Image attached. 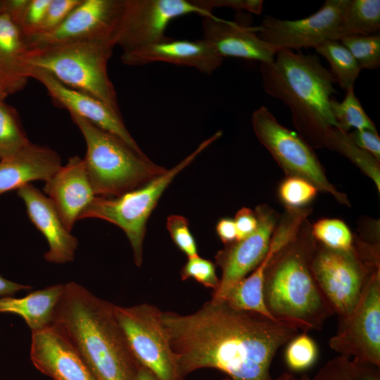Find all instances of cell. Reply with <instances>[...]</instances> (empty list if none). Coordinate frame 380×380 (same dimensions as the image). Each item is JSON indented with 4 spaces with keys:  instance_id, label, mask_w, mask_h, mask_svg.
Returning <instances> with one entry per match:
<instances>
[{
    "instance_id": "cell-1",
    "label": "cell",
    "mask_w": 380,
    "mask_h": 380,
    "mask_svg": "<svg viewBox=\"0 0 380 380\" xmlns=\"http://www.w3.org/2000/svg\"><path fill=\"white\" fill-rule=\"evenodd\" d=\"M162 319L182 374L214 369L231 380H273L277 350L298 334L293 327L210 300L196 312L163 311Z\"/></svg>"
},
{
    "instance_id": "cell-2",
    "label": "cell",
    "mask_w": 380,
    "mask_h": 380,
    "mask_svg": "<svg viewBox=\"0 0 380 380\" xmlns=\"http://www.w3.org/2000/svg\"><path fill=\"white\" fill-rule=\"evenodd\" d=\"M51 324L65 336L96 380H136L139 363L118 322L114 304L76 282H68Z\"/></svg>"
},
{
    "instance_id": "cell-3",
    "label": "cell",
    "mask_w": 380,
    "mask_h": 380,
    "mask_svg": "<svg viewBox=\"0 0 380 380\" xmlns=\"http://www.w3.org/2000/svg\"><path fill=\"white\" fill-rule=\"evenodd\" d=\"M265 92L290 110L298 134L312 148L324 147L325 137L337 127L330 108L335 80L317 56L280 49L273 61L260 63Z\"/></svg>"
},
{
    "instance_id": "cell-4",
    "label": "cell",
    "mask_w": 380,
    "mask_h": 380,
    "mask_svg": "<svg viewBox=\"0 0 380 380\" xmlns=\"http://www.w3.org/2000/svg\"><path fill=\"white\" fill-rule=\"evenodd\" d=\"M315 246L312 235H298L267 265L262 286L264 303L274 319L305 333L321 330L334 315L310 270Z\"/></svg>"
},
{
    "instance_id": "cell-5",
    "label": "cell",
    "mask_w": 380,
    "mask_h": 380,
    "mask_svg": "<svg viewBox=\"0 0 380 380\" xmlns=\"http://www.w3.org/2000/svg\"><path fill=\"white\" fill-rule=\"evenodd\" d=\"M70 116L86 143L83 159L96 196H120L167 171L114 134L78 116Z\"/></svg>"
},
{
    "instance_id": "cell-6",
    "label": "cell",
    "mask_w": 380,
    "mask_h": 380,
    "mask_svg": "<svg viewBox=\"0 0 380 380\" xmlns=\"http://www.w3.org/2000/svg\"><path fill=\"white\" fill-rule=\"evenodd\" d=\"M110 40H86L29 49L25 65L44 71L61 84L102 101L120 113L116 91L107 71Z\"/></svg>"
},
{
    "instance_id": "cell-7",
    "label": "cell",
    "mask_w": 380,
    "mask_h": 380,
    "mask_svg": "<svg viewBox=\"0 0 380 380\" xmlns=\"http://www.w3.org/2000/svg\"><path fill=\"white\" fill-rule=\"evenodd\" d=\"M222 135V131L216 132L177 165L139 188L116 197L96 196L80 220L97 218L119 227L130 243L135 265L141 267L146 223L159 198L175 177Z\"/></svg>"
},
{
    "instance_id": "cell-8",
    "label": "cell",
    "mask_w": 380,
    "mask_h": 380,
    "mask_svg": "<svg viewBox=\"0 0 380 380\" xmlns=\"http://www.w3.org/2000/svg\"><path fill=\"white\" fill-rule=\"evenodd\" d=\"M310 267L334 314L341 319L353 310L369 276L380 268L379 248L360 241L348 251L316 245Z\"/></svg>"
},
{
    "instance_id": "cell-9",
    "label": "cell",
    "mask_w": 380,
    "mask_h": 380,
    "mask_svg": "<svg viewBox=\"0 0 380 380\" xmlns=\"http://www.w3.org/2000/svg\"><path fill=\"white\" fill-rule=\"evenodd\" d=\"M251 123L258 141L288 176L304 179L318 191L331 194L342 204L350 205L346 195L328 180L313 148L298 134L280 124L266 106L253 111Z\"/></svg>"
},
{
    "instance_id": "cell-10",
    "label": "cell",
    "mask_w": 380,
    "mask_h": 380,
    "mask_svg": "<svg viewBox=\"0 0 380 380\" xmlns=\"http://www.w3.org/2000/svg\"><path fill=\"white\" fill-rule=\"evenodd\" d=\"M163 311L148 303L124 307L115 314L138 363L159 380H185L162 319Z\"/></svg>"
},
{
    "instance_id": "cell-11",
    "label": "cell",
    "mask_w": 380,
    "mask_h": 380,
    "mask_svg": "<svg viewBox=\"0 0 380 380\" xmlns=\"http://www.w3.org/2000/svg\"><path fill=\"white\" fill-rule=\"evenodd\" d=\"M189 14L216 16L194 0H123L113 42L120 47L122 53L138 51L166 38L165 31L169 23Z\"/></svg>"
},
{
    "instance_id": "cell-12",
    "label": "cell",
    "mask_w": 380,
    "mask_h": 380,
    "mask_svg": "<svg viewBox=\"0 0 380 380\" xmlns=\"http://www.w3.org/2000/svg\"><path fill=\"white\" fill-rule=\"evenodd\" d=\"M329 344L341 355L380 366V268L369 276L350 313L338 319Z\"/></svg>"
},
{
    "instance_id": "cell-13",
    "label": "cell",
    "mask_w": 380,
    "mask_h": 380,
    "mask_svg": "<svg viewBox=\"0 0 380 380\" xmlns=\"http://www.w3.org/2000/svg\"><path fill=\"white\" fill-rule=\"evenodd\" d=\"M346 1L326 0L317 11L301 19L266 15L257 26L258 35L277 50L315 49L327 41L339 40Z\"/></svg>"
},
{
    "instance_id": "cell-14",
    "label": "cell",
    "mask_w": 380,
    "mask_h": 380,
    "mask_svg": "<svg viewBox=\"0 0 380 380\" xmlns=\"http://www.w3.org/2000/svg\"><path fill=\"white\" fill-rule=\"evenodd\" d=\"M122 5L123 0H82L55 29L27 39L28 48L86 40L113 42Z\"/></svg>"
},
{
    "instance_id": "cell-15",
    "label": "cell",
    "mask_w": 380,
    "mask_h": 380,
    "mask_svg": "<svg viewBox=\"0 0 380 380\" xmlns=\"http://www.w3.org/2000/svg\"><path fill=\"white\" fill-rule=\"evenodd\" d=\"M256 229L248 236L225 245L217 252L215 264L222 271L219 285L210 300L222 301L229 289L253 272L265 257L276 227L275 213L264 205L255 209Z\"/></svg>"
},
{
    "instance_id": "cell-16",
    "label": "cell",
    "mask_w": 380,
    "mask_h": 380,
    "mask_svg": "<svg viewBox=\"0 0 380 380\" xmlns=\"http://www.w3.org/2000/svg\"><path fill=\"white\" fill-rule=\"evenodd\" d=\"M27 75L43 84L54 103L67 109L70 115L78 116L89 122L119 137L136 151L142 152L127 130L121 114L102 101L61 84L44 71L28 68Z\"/></svg>"
},
{
    "instance_id": "cell-17",
    "label": "cell",
    "mask_w": 380,
    "mask_h": 380,
    "mask_svg": "<svg viewBox=\"0 0 380 380\" xmlns=\"http://www.w3.org/2000/svg\"><path fill=\"white\" fill-rule=\"evenodd\" d=\"M30 358L53 380H96L68 340L54 324L32 331Z\"/></svg>"
},
{
    "instance_id": "cell-18",
    "label": "cell",
    "mask_w": 380,
    "mask_h": 380,
    "mask_svg": "<svg viewBox=\"0 0 380 380\" xmlns=\"http://www.w3.org/2000/svg\"><path fill=\"white\" fill-rule=\"evenodd\" d=\"M44 182V194L53 203L65 228L71 232L81 213L96 197L84 159L78 156L69 158Z\"/></svg>"
},
{
    "instance_id": "cell-19",
    "label": "cell",
    "mask_w": 380,
    "mask_h": 380,
    "mask_svg": "<svg viewBox=\"0 0 380 380\" xmlns=\"http://www.w3.org/2000/svg\"><path fill=\"white\" fill-rule=\"evenodd\" d=\"M16 191L25 204L29 219L47 241L49 249L44 253V259L55 264L72 262L78 240L65 228L51 201L31 183Z\"/></svg>"
},
{
    "instance_id": "cell-20",
    "label": "cell",
    "mask_w": 380,
    "mask_h": 380,
    "mask_svg": "<svg viewBox=\"0 0 380 380\" xmlns=\"http://www.w3.org/2000/svg\"><path fill=\"white\" fill-rule=\"evenodd\" d=\"M121 61L129 66H141L155 62L192 67L210 75L222 63L214 48L204 39L182 40L168 37L138 51L122 53Z\"/></svg>"
},
{
    "instance_id": "cell-21",
    "label": "cell",
    "mask_w": 380,
    "mask_h": 380,
    "mask_svg": "<svg viewBox=\"0 0 380 380\" xmlns=\"http://www.w3.org/2000/svg\"><path fill=\"white\" fill-rule=\"evenodd\" d=\"M203 39L222 57H235L260 63L273 61L278 50L258 35V27L243 26L217 16L203 18Z\"/></svg>"
},
{
    "instance_id": "cell-22",
    "label": "cell",
    "mask_w": 380,
    "mask_h": 380,
    "mask_svg": "<svg viewBox=\"0 0 380 380\" xmlns=\"http://www.w3.org/2000/svg\"><path fill=\"white\" fill-rule=\"evenodd\" d=\"M61 166L56 151L30 142L14 156L0 160V195L33 181L45 182Z\"/></svg>"
},
{
    "instance_id": "cell-23",
    "label": "cell",
    "mask_w": 380,
    "mask_h": 380,
    "mask_svg": "<svg viewBox=\"0 0 380 380\" xmlns=\"http://www.w3.org/2000/svg\"><path fill=\"white\" fill-rule=\"evenodd\" d=\"M29 50L20 27L8 15L0 14V76L9 94L23 89L29 79L25 58Z\"/></svg>"
},
{
    "instance_id": "cell-24",
    "label": "cell",
    "mask_w": 380,
    "mask_h": 380,
    "mask_svg": "<svg viewBox=\"0 0 380 380\" xmlns=\"http://www.w3.org/2000/svg\"><path fill=\"white\" fill-rule=\"evenodd\" d=\"M65 284H55L30 293L23 298H0V312L21 317L32 331L42 329L52 322L53 312Z\"/></svg>"
},
{
    "instance_id": "cell-25",
    "label": "cell",
    "mask_w": 380,
    "mask_h": 380,
    "mask_svg": "<svg viewBox=\"0 0 380 380\" xmlns=\"http://www.w3.org/2000/svg\"><path fill=\"white\" fill-rule=\"evenodd\" d=\"M380 1L347 0L342 16L341 38L379 33Z\"/></svg>"
},
{
    "instance_id": "cell-26",
    "label": "cell",
    "mask_w": 380,
    "mask_h": 380,
    "mask_svg": "<svg viewBox=\"0 0 380 380\" xmlns=\"http://www.w3.org/2000/svg\"><path fill=\"white\" fill-rule=\"evenodd\" d=\"M324 146L336 151L349 159L372 179L378 191H380L379 162L356 146L348 132H345L337 127L331 128L326 135Z\"/></svg>"
},
{
    "instance_id": "cell-27",
    "label": "cell",
    "mask_w": 380,
    "mask_h": 380,
    "mask_svg": "<svg viewBox=\"0 0 380 380\" xmlns=\"http://www.w3.org/2000/svg\"><path fill=\"white\" fill-rule=\"evenodd\" d=\"M329 63L335 82L345 91L354 87L362 69L350 52L339 40L327 41L315 48Z\"/></svg>"
},
{
    "instance_id": "cell-28",
    "label": "cell",
    "mask_w": 380,
    "mask_h": 380,
    "mask_svg": "<svg viewBox=\"0 0 380 380\" xmlns=\"http://www.w3.org/2000/svg\"><path fill=\"white\" fill-rule=\"evenodd\" d=\"M330 108L338 128L345 132H348L350 128L376 130L373 121L355 96L354 87L346 91L342 101H338L333 97L330 101Z\"/></svg>"
},
{
    "instance_id": "cell-29",
    "label": "cell",
    "mask_w": 380,
    "mask_h": 380,
    "mask_svg": "<svg viewBox=\"0 0 380 380\" xmlns=\"http://www.w3.org/2000/svg\"><path fill=\"white\" fill-rule=\"evenodd\" d=\"M30 143L15 110L0 101V160L14 156Z\"/></svg>"
},
{
    "instance_id": "cell-30",
    "label": "cell",
    "mask_w": 380,
    "mask_h": 380,
    "mask_svg": "<svg viewBox=\"0 0 380 380\" xmlns=\"http://www.w3.org/2000/svg\"><path fill=\"white\" fill-rule=\"evenodd\" d=\"M310 232L315 241L328 248L348 251L353 248L354 241L351 232L341 220H319L312 225Z\"/></svg>"
},
{
    "instance_id": "cell-31",
    "label": "cell",
    "mask_w": 380,
    "mask_h": 380,
    "mask_svg": "<svg viewBox=\"0 0 380 380\" xmlns=\"http://www.w3.org/2000/svg\"><path fill=\"white\" fill-rule=\"evenodd\" d=\"M339 42L350 52L361 69L380 66V34L348 35Z\"/></svg>"
},
{
    "instance_id": "cell-32",
    "label": "cell",
    "mask_w": 380,
    "mask_h": 380,
    "mask_svg": "<svg viewBox=\"0 0 380 380\" xmlns=\"http://www.w3.org/2000/svg\"><path fill=\"white\" fill-rule=\"evenodd\" d=\"M317 355L316 343L307 333L303 332L288 342L284 357L290 369L300 372L311 367Z\"/></svg>"
},
{
    "instance_id": "cell-33",
    "label": "cell",
    "mask_w": 380,
    "mask_h": 380,
    "mask_svg": "<svg viewBox=\"0 0 380 380\" xmlns=\"http://www.w3.org/2000/svg\"><path fill=\"white\" fill-rule=\"evenodd\" d=\"M317 189L308 181L288 176L280 184L279 195L289 208H303L316 196Z\"/></svg>"
},
{
    "instance_id": "cell-34",
    "label": "cell",
    "mask_w": 380,
    "mask_h": 380,
    "mask_svg": "<svg viewBox=\"0 0 380 380\" xmlns=\"http://www.w3.org/2000/svg\"><path fill=\"white\" fill-rule=\"evenodd\" d=\"M180 277L182 281L194 279L205 288L213 289V291L217 289L220 283L215 263L198 255L188 258L181 269Z\"/></svg>"
},
{
    "instance_id": "cell-35",
    "label": "cell",
    "mask_w": 380,
    "mask_h": 380,
    "mask_svg": "<svg viewBox=\"0 0 380 380\" xmlns=\"http://www.w3.org/2000/svg\"><path fill=\"white\" fill-rule=\"evenodd\" d=\"M166 227L175 246L187 258L198 255L196 240L190 231L189 220L180 215L167 217Z\"/></svg>"
},
{
    "instance_id": "cell-36",
    "label": "cell",
    "mask_w": 380,
    "mask_h": 380,
    "mask_svg": "<svg viewBox=\"0 0 380 380\" xmlns=\"http://www.w3.org/2000/svg\"><path fill=\"white\" fill-rule=\"evenodd\" d=\"M51 0H29L17 25L25 39L39 33Z\"/></svg>"
},
{
    "instance_id": "cell-37",
    "label": "cell",
    "mask_w": 380,
    "mask_h": 380,
    "mask_svg": "<svg viewBox=\"0 0 380 380\" xmlns=\"http://www.w3.org/2000/svg\"><path fill=\"white\" fill-rule=\"evenodd\" d=\"M311 380H357L350 357L341 355L327 361Z\"/></svg>"
},
{
    "instance_id": "cell-38",
    "label": "cell",
    "mask_w": 380,
    "mask_h": 380,
    "mask_svg": "<svg viewBox=\"0 0 380 380\" xmlns=\"http://www.w3.org/2000/svg\"><path fill=\"white\" fill-rule=\"evenodd\" d=\"M81 1L82 0H51L40 30L37 34L55 29Z\"/></svg>"
},
{
    "instance_id": "cell-39",
    "label": "cell",
    "mask_w": 380,
    "mask_h": 380,
    "mask_svg": "<svg viewBox=\"0 0 380 380\" xmlns=\"http://www.w3.org/2000/svg\"><path fill=\"white\" fill-rule=\"evenodd\" d=\"M201 8L212 12L215 8L226 7L260 15L263 9L262 0H194Z\"/></svg>"
},
{
    "instance_id": "cell-40",
    "label": "cell",
    "mask_w": 380,
    "mask_h": 380,
    "mask_svg": "<svg viewBox=\"0 0 380 380\" xmlns=\"http://www.w3.org/2000/svg\"><path fill=\"white\" fill-rule=\"evenodd\" d=\"M348 134L356 146L380 161V137L377 130L355 129Z\"/></svg>"
},
{
    "instance_id": "cell-41",
    "label": "cell",
    "mask_w": 380,
    "mask_h": 380,
    "mask_svg": "<svg viewBox=\"0 0 380 380\" xmlns=\"http://www.w3.org/2000/svg\"><path fill=\"white\" fill-rule=\"evenodd\" d=\"M234 221L237 232V240L242 239L252 234L258 226V218L255 211L246 207L241 208L237 211Z\"/></svg>"
},
{
    "instance_id": "cell-42",
    "label": "cell",
    "mask_w": 380,
    "mask_h": 380,
    "mask_svg": "<svg viewBox=\"0 0 380 380\" xmlns=\"http://www.w3.org/2000/svg\"><path fill=\"white\" fill-rule=\"evenodd\" d=\"M351 363L357 380H380V366L355 358Z\"/></svg>"
},
{
    "instance_id": "cell-43",
    "label": "cell",
    "mask_w": 380,
    "mask_h": 380,
    "mask_svg": "<svg viewBox=\"0 0 380 380\" xmlns=\"http://www.w3.org/2000/svg\"><path fill=\"white\" fill-rule=\"evenodd\" d=\"M216 232L224 245L237 240V232L234 219L221 218L216 224Z\"/></svg>"
},
{
    "instance_id": "cell-44",
    "label": "cell",
    "mask_w": 380,
    "mask_h": 380,
    "mask_svg": "<svg viewBox=\"0 0 380 380\" xmlns=\"http://www.w3.org/2000/svg\"><path fill=\"white\" fill-rule=\"evenodd\" d=\"M29 0H1V13L8 15L18 23Z\"/></svg>"
},
{
    "instance_id": "cell-45",
    "label": "cell",
    "mask_w": 380,
    "mask_h": 380,
    "mask_svg": "<svg viewBox=\"0 0 380 380\" xmlns=\"http://www.w3.org/2000/svg\"><path fill=\"white\" fill-rule=\"evenodd\" d=\"M30 289H32V286L14 282L0 274V298L11 296L19 291Z\"/></svg>"
},
{
    "instance_id": "cell-46",
    "label": "cell",
    "mask_w": 380,
    "mask_h": 380,
    "mask_svg": "<svg viewBox=\"0 0 380 380\" xmlns=\"http://www.w3.org/2000/svg\"><path fill=\"white\" fill-rule=\"evenodd\" d=\"M136 380H159L150 370L139 364Z\"/></svg>"
},
{
    "instance_id": "cell-47",
    "label": "cell",
    "mask_w": 380,
    "mask_h": 380,
    "mask_svg": "<svg viewBox=\"0 0 380 380\" xmlns=\"http://www.w3.org/2000/svg\"><path fill=\"white\" fill-rule=\"evenodd\" d=\"M273 380H299V379L296 378L291 373L284 372Z\"/></svg>"
},
{
    "instance_id": "cell-48",
    "label": "cell",
    "mask_w": 380,
    "mask_h": 380,
    "mask_svg": "<svg viewBox=\"0 0 380 380\" xmlns=\"http://www.w3.org/2000/svg\"><path fill=\"white\" fill-rule=\"evenodd\" d=\"M8 95L4 82L0 76V101H4V99Z\"/></svg>"
},
{
    "instance_id": "cell-49",
    "label": "cell",
    "mask_w": 380,
    "mask_h": 380,
    "mask_svg": "<svg viewBox=\"0 0 380 380\" xmlns=\"http://www.w3.org/2000/svg\"><path fill=\"white\" fill-rule=\"evenodd\" d=\"M299 380H311V379L307 375V374H303L300 379Z\"/></svg>"
},
{
    "instance_id": "cell-50",
    "label": "cell",
    "mask_w": 380,
    "mask_h": 380,
    "mask_svg": "<svg viewBox=\"0 0 380 380\" xmlns=\"http://www.w3.org/2000/svg\"><path fill=\"white\" fill-rule=\"evenodd\" d=\"M221 380H231V379L229 377L225 376V377L222 378Z\"/></svg>"
},
{
    "instance_id": "cell-51",
    "label": "cell",
    "mask_w": 380,
    "mask_h": 380,
    "mask_svg": "<svg viewBox=\"0 0 380 380\" xmlns=\"http://www.w3.org/2000/svg\"><path fill=\"white\" fill-rule=\"evenodd\" d=\"M1 13V0H0V14Z\"/></svg>"
}]
</instances>
